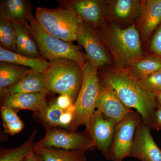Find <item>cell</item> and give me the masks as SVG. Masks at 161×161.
<instances>
[{"label": "cell", "instance_id": "cell-1", "mask_svg": "<svg viewBox=\"0 0 161 161\" xmlns=\"http://www.w3.org/2000/svg\"><path fill=\"white\" fill-rule=\"evenodd\" d=\"M101 83L114 90L127 107L134 108L142 119L152 129L156 109L158 104L155 94L149 92L132 77L127 68L116 67L104 71Z\"/></svg>", "mask_w": 161, "mask_h": 161}, {"label": "cell", "instance_id": "cell-2", "mask_svg": "<svg viewBox=\"0 0 161 161\" xmlns=\"http://www.w3.org/2000/svg\"><path fill=\"white\" fill-rule=\"evenodd\" d=\"M96 31L117 67L127 68L133 60L143 56L140 35L135 24L122 28L107 23Z\"/></svg>", "mask_w": 161, "mask_h": 161}, {"label": "cell", "instance_id": "cell-3", "mask_svg": "<svg viewBox=\"0 0 161 161\" xmlns=\"http://www.w3.org/2000/svg\"><path fill=\"white\" fill-rule=\"evenodd\" d=\"M49 62V66L44 73L50 92L67 95L75 104L82 84V65L75 60L67 59Z\"/></svg>", "mask_w": 161, "mask_h": 161}, {"label": "cell", "instance_id": "cell-4", "mask_svg": "<svg viewBox=\"0 0 161 161\" xmlns=\"http://www.w3.org/2000/svg\"><path fill=\"white\" fill-rule=\"evenodd\" d=\"M83 78L81 88L75 104L76 110L69 130L77 131L81 125L87 126L96 108V103L100 89L97 66L89 60L82 66Z\"/></svg>", "mask_w": 161, "mask_h": 161}, {"label": "cell", "instance_id": "cell-5", "mask_svg": "<svg viewBox=\"0 0 161 161\" xmlns=\"http://www.w3.org/2000/svg\"><path fill=\"white\" fill-rule=\"evenodd\" d=\"M24 26L32 35L40 54L45 60L50 61L60 59H70L82 66L88 60L86 53L80 51V46L47 33L40 27L34 16Z\"/></svg>", "mask_w": 161, "mask_h": 161}, {"label": "cell", "instance_id": "cell-6", "mask_svg": "<svg viewBox=\"0 0 161 161\" xmlns=\"http://www.w3.org/2000/svg\"><path fill=\"white\" fill-rule=\"evenodd\" d=\"M35 17L40 27L47 33L68 43L76 41L77 30L81 21L71 9L39 7L36 9Z\"/></svg>", "mask_w": 161, "mask_h": 161}, {"label": "cell", "instance_id": "cell-7", "mask_svg": "<svg viewBox=\"0 0 161 161\" xmlns=\"http://www.w3.org/2000/svg\"><path fill=\"white\" fill-rule=\"evenodd\" d=\"M41 148H53L64 150L92 151L95 148L88 132H72L62 128H55L46 131L42 139L34 144Z\"/></svg>", "mask_w": 161, "mask_h": 161}, {"label": "cell", "instance_id": "cell-8", "mask_svg": "<svg viewBox=\"0 0 161 161\" xmlns=\"http://www.w3.org/2000/svg\"><path fill=\"white\" fill-rule=\"evenodd\" d=\"M142 120L140 114L136 111L116 123L110 161H123L130 157L136 129Z\"/></svg>", "mask_w": 161, "mask_h": 161}, {"label": "cell", "instance_id": "cell-9", "mask_svg": "<svg viewBox=\"0 0 161 161\" xmlns=\"http://www.w3.org/2000/svg\"><path fill=\"white\" fill-rule=\"evenodd\" d=\"M60 7L75 12L81 22L95 30L107 24V1L103 0H60Z\"/></svg>", "mask_w": 161, "mask_h": 161}, {"label": "cell", "instance_id": "cell-10", "mask_svg": "<svg viewBox=\"0 0 161 161\" xmlns=\"http://www.w3.org/2000/svg\"><path fill=\"white\" fill-rule=\"evenodd\" d=\"M116 123L106 118L98 110L93 112L86 131L92 139L95 148L109 160L111 148L115 134Z\"/></svg>", "mask_w": 161, "mask_h": 161}, {"label": "cell", "instance_id": "cell-11", "mask_svg": "<svg viewBox=\"0 0 161 161\" xmlns=\"http://www.w3.org/2000/svg\"><path fill=\"white\" fill-rule=\"evenodd\" d=\"M76 41L84 48L88 60L98 68L111 64L109 53L94 28L80 22Z\"/></svg>", "mask_w": 161, "mask_h": 161}, {"label": "cell", "instance_id": "cell-12", "mask_svg": "<svg viewBox=\"0 0 161 161\" xmlns=\"http://www.w3.org/2000/svg\"><path fill=\"white\" fill-rule=\"evenodd\" d=\"M142 6V1L140 0L107 1L106 22L122 28L134 25L139 17Z\"/></svg>", "mask_w": 161, "mask_h": 161}, {"label": "cell", "instance_id": "cell-13", "mask_svg": "<svg viewBox=\"0 0 161 161\" xmlns=\"http://www.w3.org/2000/svg\"><path fill=\"white\" fill-rule=\"evenodd\" d=\"M150 130L142 119L136 129L130 157L142 161H161V150L152 137Z\"/></svg>", "mask_w": 161, "mask_h": 161}, {"label": "cell", "instance_id": "cell-14", "mask_svg": "<svg viewBox=\"0 0 161 161\" xmlns=\"http://www.w3.org/2000/svg\"><path fill=\"white\" fill-rule=\"evenodd\" d=\"M95 106L105 117L113 119L116 123L134 112L121 101L114 90L101 83Z\"/></svg>", "mask_w": 161, "mask_h": 161}, {"label": "cell", "instance_id": "cell-15", "mask_svg": "<svg viewBox=\"0 0 161 161\" xmlns=\"http://www.w3.org/2000/svg\"><path fill=\"white\" fill-rule=\"evenodd\" d=\"M161 23V0H142L140 14L135 26L141 38L147 40Z\"/></svg>", "mask_w": 161, "mask_h": 161}, {"label": "cell", "instance_id": "cell-16", "mask_svg": "<svg viewBox=\"0 0 161 161\" xmlns=\"http://www.w3.org/2000/svg\"><path fill=\"white\" fill-rule=\"evenodd\" d=\"M47 94L43 93H24L8 94L1 98V106L16 111L29 110L33 112L43 109L47 105Z\"/></svg>", "mask_w": 161, "mask_h": 161}, {"label": "cell", "instance_id": "cell-17", "mask_svg": "<svg viewBox=\"0 0 161 161\" xmlns=\"http://www.w3.org/2000/svg\"><path fill=\"white\" fill-rule=\"evenodd\" d=\"M49 92L45 73L32 70L15 84L8 88L0 90L1 98L8 94L43 93L48 95Z\"/></svg>", "mask_w": 161, "mask_h": 161}, {"label": "cell", "instance_id": "cell-18", "mask_svg": "<svg viewBox=\"0 0 161 161\" xmlns=\"http://www.w3.org/2000/svg\"><path fill=\"white\" fill-rule=\"evenodd\" d=\"M31 3L28 0H3L0 3V19L26 26L33 17Z\"/></svg>", "mask_w": 161, "mask_h": 161}, {"label": "cell", "instance_id": "cell-19", "mask_svg": "<svg viewBox=\"0 0 161 161\" xmlns=\"http://www.w3.org/2000/svg\"><path fill=\"white\" fill-rule=\"evenodd\" d=\"M0 61L25 67L35 71L45 73L49 62L43 58H35L19 54L0 46Z\"/></svg>", "mask_w": 161, "mask_h": 161}, {"label": "cell", "instance_id": "cell-20", "mask_svg": "<svg viewBox=\"0 0 161 161\" xmlns=\"http://www.w3.org/2000/svg\"><path fill=\"white\" fill-rule=\"evenodd\" d=\"M127 69L133 78L140 81L161 69V60L152 54L143 56L133 60Z\"/></svg>", "mask_w": 161, "mask_h": 161}, {"label": "cell", "instance_id": "cell-21", "mask_svg": "<svg viewBox=\"0 0 161 161\" xmlns=\"http://www.w3.org/2000/svg\"><path fill=\"white\" fill-rule=\"evenodd\" d=\"M16 36V52L19 54L32 58H42L34 38L22 24L13 23Z\"/></svg>", "mask_w": 161, "mask_h": 161}, {"label": "cell", "instance_id": "cell-22", "mask_svg": "<svg viewBox=\"0 0 161 161\" xmlns=\"http://www.w3.org/2000/svg\"><path fill=\"white\" fill-rule=\"evenodd\" d=\"M65 110L58 107L56 101L51 102L43 109L34 112L33 117L44 128L45 131L55 129L62 128L60 118Z\"/></svg>", "mask_w": 161, "mask_h": 161}, {"label": "cell", "instance_id": "cell-23", "mask_svg": "<svg viewBox=\"0 0 161 161\" xmlns=\"http://www.w3.org/2000/svg\"><path fill=\"white\" fill-rule=\"evenodd\" d=\"M33 150L42 156L44 161H86L82 150H64L53 148H41L33 145Z\"/></svg>", "mask_w": 161, "mask_h": 161}, {"label": "cell", "instance_id": "cell-24", "mask_svg": "<svg viewBox=\"0 0 161 161\" xmlns=\"http://www.w3.org/2000/svg\"><path fill=\"white\" fill-rule=\"evenodd\" d=\"M30 69L8 62L0 63V90L7 89L26 76Z\"/></svg>", "mask_w": 161, "mask_h": 161}, {"label": "cell", "instance_id": "cell-25", "mask_svg": "<svg viewBox=\"0 0 161 161\" xmlns=\"http://www.w3.org/2000/svg\"><path fill=\"white\" fill-rule=\"evenodd\" d=\"M37 132L34 131L28 139L19 147L1 150L0 161H23L33 150V141Z\"/></svg>", "mask_w": 161, "mask_h": 161}, {"label": "cell", "instance_id": "cell-26", "mask_svg": "<svg viewBox=\"0 0 161 161\" xmlns=\"http://www.w3.org/2000/svg\"><path fill=\"white\" fill-rule=\"evenodd\" d=\"M0 46L16 52V36L13 23L5 19H0Z\"/></svg>", "mask_w": 161, "mask_h": 161}, {"label": "cell", "instance_id": "cell-27", "mask_svg": "<svg viewBox=\"0 0 161 161\" xmlns=\"http://www.w3.org/2000/svg\"><path fill=\"white\" fill-rule=\"evenodd\" d=\"M139 81L149 92L154 94L161 92V69Z\"/></svg>", "mask_w": 161, "mask_h": 161}, {"label": "cell", "instance_id": "cell-28", "mask_svg": "<svg viewBox=\"0 0 161 161\" xmlns=\"http://www.w3.org/2000/svg\"><path fill=\"white\" fill-rule=\"evenodd\" d=\"M151 38L150 47L151 54L161 60V23L153 32Z\"/></svg>", "mask_w": 161, "mask_h": 161}, {"label": "cell", "instance_id": "cell-29", "mask_svg": "<svg viewBox=\"0 0 161 161\" xmlns=\"http://www.w3.org/2000/svg\"><path fill=\"white\" fill-rule=\"evenodd\" d=\"M1 113L3 126L14 125L21 120L17 115V111L6 107H1Z\"/></svg>", "mask_w": 161, "mask_h": 161}, {"label": "cell", "instance_id": "cell-30", "mask_svg": "<svg viewBox=\"0 0 161 161\" xmlns=\"http://www.w3.org/2000/svg\"><path fill=\"white\" fill-rule=\"evenodd\" d=\"M55 101L58 106L64 110H66L69 107L74 104L69 96L64 95H60Z\"/></svg>", "mask_w": 161, "mask_h": 161}, {"label": "cell", "instance_id": "cell-31", "mask_svg": "<svg viewBox=\"0 0 161 161\" xmlns=\"http://www.w3.org/2000/svg\"><path fill=\"white\" fill-rule=\"evenodd\" d=\"M74 115L73 113L65 111L60 118V122L62 129L69 130L73 121Z\"/></svg>", "mask_w": 161, "mask_h": 161}, {"label": "cell", "instance_id": "cell-32", "mask_svg": "<svg viewBox=\"0 0 161 161\" xmlns=\"http://www.w3.org/2000/svg\"><path fill=\"white\" fill-rule=\"evenodd\" d=\"M152 129L157 131L161 130V106H158L154 112Z\"/></svg>", "mask_w": 161, "mask_h": 161}, {"label": "cell", "instance_id": "cell-33", "mask_svg": "<svg viewBox=\"0 0 161 161\" xmlns=\"http://www.w3.org/2000/svg\"><path fill=\"white\" fill-rule=\"evenodd\" d=\"M26 161H44L43 157L34 150L26 157Z\"/></svg>", "mask_w": 161, "mask_h": 161}, {"label": "cell", "instance_id": "cell-34", "mask_svg": "<svg viewBox=\"0 0 161 161\" xmlns=\"http://www.w3.org/2000/svg\"><path fill=\"white\" fill-rule=\"evenodd\" d=\"M158 106H161V92L155 94Z\"/></svg>", "mask_w": 161, "mask_h": 161}, {"label": "cell", "instance_id": "cell-35", "mask_svg": "<svg viewBox=\"0 0 161 161\" xmlns=\"http://www.w3.org/2000/svg\"><path fill=\"white\" fill-rule=\"evenodd\" d=\"M23 161H26V159H24L23 160Z\"/></svg>", "mask_w": 161, "mask_h": 161}]
</instances>
